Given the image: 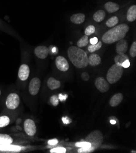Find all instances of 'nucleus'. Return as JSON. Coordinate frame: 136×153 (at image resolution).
I'll return each instance as SVG.
<instances>
[{
  "label": "nucleus",
  "instance_id": "18",
  "mask_svg": "<svg viewBox=\"0 0 136 153\" xmlns=\"http://www.w3.org/2000/svg\"><path fill=\"white\" fill-rule=\"evenodd\" d=\"M104 8L109 13H114L118 10L120 6L117 3L110 1L104 4Z\"/></svg>",
  "mask_w": 136,
  "mask_h": 153
},
{
  "label": "nucleus",
  "instance_id": "13",
  "mask_svg": "<svg viewBox=\"0 0 136 153\" xmlns=\"http://www.w3.org/2000/svg\"><path fill=\"white\" fill-rule=\"evenodd\" d=\"M22 149V147L11 144L0 145V151L1 152H18Z\"/></svg>",
  "mask_w": 136,
  "mask_h": 153
},
{
  "label": "nucleus",
  "instance_id": "1",
  "mask_svg": "<svg viewBox=\"0 0 136 153\" xmlns=\"http://www.w3.org/2000/svg\"><path fill=\"white\" fill-rule=\"evenodd\" d=\"M129 29L126 24H121L112 27L102 37V40L106 44H111L125 37Z\"/></svg>",
  "mask_w": 136,
  "mask_h": 153
},
{
  "label": "nucleus",
  "instance_id": "23",
  "mask_svg": "<svg viewBox=\"0 0 136 153\" xmlns=\"http://www.w3.org/2000/svg\"><path fill=\"white\" fill-rule=\"evenodd\" d=\"M102 47V42L99 41L96 44L94 45H90L88 47V51L90 53H94L95 51H97L101 48Z\"/></svg>",
  "mask_w": 136,
  "mask_h": 153
},
{
  "label": "nucleus",
  "instance_id": "20",
  "mask_svg": "<svg viewBox=\"0 0 136 153\" xmlns=\"http://www.w3.org/2000/svg\"><path fill=\"white\" fill-rule=\"evenodd\" d=\"M12 142L13 139L10 135L0 134V145L11 144Z\"/></svg>",
  "mask_w": 136,
  "mask_h": 153
},
{
  "label": "nucleus",
  "instance_id": "30",
  "mask_svg": "<svg viewBox=\"0 0 136 153\" xmlns=\"http://www.w3.org/2000/svg\"><path fill=\"white\" fill-rule=\"evenodd\" d=\"M50 152L51 153H65L66 149L62 147H58L56 148H53L50 150Z\"/></svg>",
  "mask_w": 136,
  "mask_h": 153
},
{
  "label": "nucleus",
  "instance_id": "24",
  "mask_svg": "<svg viewBox=\"0 0 136 153\" xmlns=\"http://www.w3.org/2000/svg\"><path fill=\"white\" fill-rule=\"evenodd\" d=\"M88 43V36L85 35L82 37L77 42V45L79 48L85 47Z\"/></svg>",
  "mask_w": 136,
  "mask_h": 153
},
{
  "label": "nucleus",
  "instance_id": "16",
  "mask_svg": "<svg viewBox=\"0 0 136 153\" xmlns=\"http://www.w3.org/2000/svg\"><path fill=\"white\" fill-rule=\"evenodd\" d=\"M123 96L121 93L115 94L111 99L109 104L112 107H116L123 101Z\"/></svg>",
  "mask_w": 136,
  "mask_h": 153
},
{
  "label": "nucleus",
  "instance_id": "4",
  "mask_svg": "<svg viewBox=\"0 0 136 153\" xmlns=\"http://www.w3.org/2000/svg\"><path fill=\"white\" fill-rule=\"evenodd\" d=\"M85 141L90 143L91 147L95 149L101 146L103 142V135L100 131H94L85 137Z\"/></svg>",
  "mask_w": 136,
  "mask_h": 153
},
{
  "label": "nucleus",
  "instance_id": "9",
  "mask_svg": "<svg viewBox=\"0 0 136 153\" xmlns=\"http://www.w3.org/2000/svg\"><path fill=\"white\" fill-rule=\"evenodd\" d=\"M56 65L61 71H67L69 69V64L67 59L62 56H58L56 59Z\"/></svg>",
  "mask_w": 136,
  "mask_h": 153
},
{
  "label": "nucleus",
  "instance_id": "10",
  "mask_svg": "<svg viewBox=\"0 0 136 153\" xmlns=\"http://www.w3.org/2000/svg\"><path fill=\"white\" fill-rule=\"evenodd\" d=\"M30 74V69L27 65L26 64H22L19 70L18 76L19 79L22 81H25L28 79V77Z\"/></svg>",
  "mask_w": 136,
  "mask_h": 153
},
{
  "label": "nucleus",
  "instance_id": "17",
  "mask_svg": "<svg viewBox=\"0 0 136 153\" xmlns=\"http://www.w3.org/2000/svg\"><path fill=\"white\" fill-rule=\"evenodd\" d=\"M126 18L128 21L130 22H132L135 20L136 19V6L135 5L131 6L129 8L127 12Z\"/></svg>",
  "mask_w": 136,
  "mask_h": 153
},
{
  "label": "nucleus",
  "instance_id": "32",
  "mask_svg": "<svg viewBox=\"0 0 136 153\" xmlns=\"http://www.w3.org/2000/svg\"><path fill=\"white\" fill-rule=\"evenodd\" d=\"M50 102L51 103L53 104V105L54 106H57L59 104V98L56 95H53L50 98Z\"/></svg>",
  "mask_w": 136,
  "mask_h": 153
},
{
  "label": "nucleus",
  "instance_id": "14",
  "mask_svg": "<svg viewBox=\"0 0 136 153\" xmlns=\"http://www.w3.org/2000/svg\"><path fill=\"white\" fill-rule=\"evenodd\" d=\"M101 59L100 56L97 54H90L89 57H88V63L92 67L98 66L101 64Z\"/></svg>",
  "mask_w": 136,
  "mask_h": 153
},
{
  "label": "nucleus",
  "instance_id": "5",
  "mask_svg": "<svg viewBox=\"0 0 136 153\" xmlns=\"http://www.w3.org/2000/svg\"><path fill=\"white\" fill-rule=\"evenodd\" d=\"M20 103L19 96L16 93L10 94L6 99V105L7 108L10 110L16 109Z\"/></svg>",
  "mask_w": 136,
  "mask_h": 153
},
{
  "label": "nucleus",
  "instance_id": "34",
  "mask_svg": "<svg viewBox=\"0 0 136 153\" xmlns=\"http://www.w3.org/2000/svg\"><path fill=\"white\" fill-rule=\"evenodd\" d=\"M122 66L123 67V68H128L130 66L129 60L128 59H127L125 61H124V62L122 64Z\"/></svg>",
  "mask_w": 136,
  "mask_h": 153
},
{
  "label": "nucleus",
  "instance_id": "3",
  "mask_svg": "<svg viewBox=\"0 0 136 153\" xmlns=\"http://www.w3.org/2000/svg\"><path fill=\"white\" fill-rule=\"evenodd\" d=\"M123 73V68L122 65L114 64L108 70L106 76L107 80L110 84H115L122 78Z\"/></svg>",
  "mask_w": 136,
  "mask_h": 153
},
{
  "label": "nucleus",
  "instance_id": "15",
  "mask_svg": "<svg viewBox=\"0 0 136 153\" xmlns=\"http://www.w3.org/2000/svg\"><path fill=\"white\" fill-rule=\"evenodd\" d=\"M85 19V15L83 13H81L73 14L70 17L71 22L73 23L77 24V25L82 24L84 22Z\"/></svg>",
  "mask_w": 136,
  "mask_h": 153
},
{
  "label": "nucleus",
  "instance_id": "37",
  "mask_svg": "<svg viewBox=\"0 0 136 153\" xmlns=\"http://www.w3.org/2000/svg\"><path fill=\"white\" fill-rule=\"evenodd\" d=\"M110 122H111V124H115L116 123V121H114V120H111V121H110Z\"/></svg>",
  "mask_w": 136,
  "mask_h": 153
},
{
  "label": "nucleus",
  "instance_id": "31",
  "mask_svg": "<svg viewBox=\"0 0 136 153\" xmlns=\"http://www.w3.org/2000/svg\"><path fill=\"white\" fill-rule=\"evenodd\" d=\"M95 150L94 148L92 147H90L89 148H80L78 152L79 153H88V152H92Z\"/></svg>",
  "mask_w": 136,
  "mask_h": 153
},
{
  "label": "nucleus",
  "instance_id": "2",
  "mask_svg": "<svg viewBox=\"0 0 136 153\" xmlns=\"http://www.w3.org/2000/svg\"><path fill=\"white\" fill-rule=\"evenodd\" d=\"M67 53L71 62L76 67L83 68L88 65L87 54L80 48L71 46L68 49Z\"/></svg>",
  "mask_w": 136,
  "mask_h": 153
},
{
  "label": "nucleus",
  "instance_id": "27",
  "mask_svg": "<svg viewBox=\"0 0 136 153\" xmlns=\"http://www.w3.org/2000/svg\"><path fill=\"white\" fill-rule=\"evenodd\" d=\"M95 31V27L94 25H89L88 26L85 30V35L89 36H91L92 34H93Z\"/></svg>",
  "mask_w": 136,
  "mask_h": 153
},
{
  "label": "nucleus",
  "instance_id": "22",
  "mask_svg": "<svg viewBox=\"0 0 136 153\" xmlns=\"http://www.w3.org/2000/svg\"><path fill=\"white\" fill-rule=\"evenodd\" d=\"M127 59H129L128 57L126 55H125V54H117L114 58V62L115 64H117L118 65H122V63Z\"/></svg>",
  "mask_w": 136,
  "mask_h": 153
},
{
  "label": "nucleus",
  "instance_id": "8",
  "mask_svg": "<svg viewBox=\"0 0 136 153\" xmlns=\"http://www.w3.org/2000/svg\"><path fill=\"white\" fill-rule=\"evenodd\" d=\"M97 88L101 93H105L109 89V82L103 77L98 78L95 82Z\"/></svg>",
  "mask_w": 136,
  "mask_h": 153
},
{
  "label": "nucleus",
  "instance_id": "6",
  "mask_svg": "<svg viewBox=\"0 0 136 153\" xmlns=\"http://www.w3.org/2000/svg\"><path fill=\"white\" fill-rule=\"evenodd\" d=\"M24 130L29 136H34L37 131L35 122L30 118L26 119L24 122Z\"/></svg>",
  "mask_w": 136,
  "mask_h": 153
},
{
  "label": "nucleus",
  "instance_id": "21",
  "mask_svg": "<svg viewBox=\"0 0 136 153\" xmlns=\"http://www.w3.org/2000/svg\"><path fill=\"white\" fill-rule=\"evenodd\" d=\"M105 16H106L105 12L103 10H99L94 14L93 18L96 22H101L104 19Z\"/></svg>",
  "mask_w": 136,
  "mask_h": 153
},
{
  "label": "nucleus",
  "instance_id": "12",
  "mask_svg": "<svg viewBox=\"0 0 136 153\" xmlns=\"http://www.w3.org/2000/svg\"><path fill=\"white\" fill-rule=\"evenodd\" d=\"M128 44L126 40L121 39L118 41L116 45V52L118 54H123L127 51Z\"/></svg>",
  "mask_w": 136,
  "mask_h": 153
},
{
  "label": "nucleus",
  "instance_id": "7",
  "mask_svg": "<svg viewBox=\"0 0 136 153\" xmlns=\"http://www.w3.org/2000/svg\"><path fill=\"white\" fill-rule=\"evenodd\" d=\"M41 85L40 80L38 78H34L30 81L29 85V91L33 96L36 95L39 91Z\"/></svg>",
  "mask_w": 136,
  "mask_h": 153
},
{
  "label": "nucleus",
  "instance_id": "28",
  "mask_svg": "<svg viewBox=\"0 0 136 153\" xmlns=\"http://www.w3.org/2000/svg\"><path fill=\"white\" fill-rule=\"evenodd\" d=\"M75 146L79 148H89L91 147V144L90 143L85 141V142H77L75 143Z\"/></svg>",
  "mask_w": 136,
  "mask_h": 153
},
{
  "label": "nucleus",
  "instance_id": "33",
  "mask_svg": "<svg viewBox=\"0 0 136 153\" xmlns=\"http://www.w3.org/2000/svg\"><path fill=\"white\" fill-rule=\"evenodd\" d=\"M81 78L82 79L83 81H88L89 78H90V76H89V74L87 72H84L82 73L81 74Z\"/></svg>",
  "mask_w": 136,
  "mask_h": 153
},
{
  "label": "nucleus",
  "instance_id": "35",
  "mask_svg": "<svg viewBox=\"0 0 136 153\" xmlns=\"http://www.w3.org/2000/svg\"><path fill=\"white\" fill-rule=\"evenodd\" d=\"M58 140L56 139H51V140H48V145H55L56 144L58 143Z\"/></svg>",
  "mask_w": 136,
  "mask_h": 153
},
{
  "label": "nucleus",
  "instance_id": "38",
  "mask_svg": "<svg viewBox=\"0 0 136 153\" xmlns=\"http://www.w3.org/2000/svg\"><path fill=\"white\" fill-rule=\"evenodd\" d=\"M1 91L0 90V96H1Z\"/></svg>",
  "mask_w": 136,
  "mask_h": 153
},
{
  "label": "nucleus",
  "instance_id": "36",
  "mask_svg": "<svg viewBox=\"0 0 136 153\" xmlns=\"http://www.w3.org/2000/svg\"><path fill=\"white\" fill-rule=\"evenodd\" d=\"M98 42V40L97 37H94V38H92L91 39H90V42L92 45L96 44Z\"/></svg>",
  "mask_w": 136,
  "mask_h": 153
},
{
  "label": "nucleus",
  "instance_id": "25",
  "mask_svg": "<svg viewBox=\"0 0 136 153\" xmlns=\"http://www.w3.org/2000/svg\"><path fill=\"white\" fill-rule=\"evenodd\" d=\"M118 23V19L116 16H114L110 18L106 23V25L109 27H112L116 26Z\"/></svg>",
  "mask_w": 136,
  "mask_h": 153
},
{
  "label": "nucleus",
  "instance_id": "11",
  "mask_svg": "<svg viewBox=\"0 0 136 153\" xmlns=\"http://www.w3.org/2000/svg\"><path fill=\"white\" fill-rule=\"evenodd\" d=\"M49 52V49L47 47H45V46H39L34 50V53L36 56L38 58L42 59L47 58Z\"/></svg>",
  "mask_w": 136,
  "mask_h": 153
},
{
  "label": "nucleus",
  "instance_id": "19",
  "mask_svg": "<svg viewBox=\"0 0 136 153\" xmlns=\"http://www.w3.org/2000/svg\"><path fill=\"white\" fill-rule=\"evenodd\" d=\"M47 85L51 90H55L60 87V82L54 78H50L47 81Z\"/></svg>",
  "mask_w": 136,
  "mask_h": 153
},
{
  "label": "nucleus",
  "instance_id": "29",
  "mask_svg": "<svg viewBox=\"0 0 136 153\" xmlns=\"http://www.w3.org/2000/svg\"><path fill=\"white\" fill-rule=\"evenodd\" d=\"M129 54L132 57L136 56V42H134L131 46L129 50Z\"/></svg>",
  "mask_w": 136,
  "mask_h": 153
},
{
  "label": "nucleus",
  "instance_id": "39",
  "mask_svg": "<svg viewBox=\"0 0 136 153\" xmlns=\"http://www.w3.org/2000/svg\"><path fill=\"white\" fill-rule=\"evenodd\" d=\"M0 129H1V128H0Z\"/></svg>",
  "mask_w": 136,
  "mask_h": 153
},
{
  "label": "nucleus",
  "instance_id": "26",
  "mask_svg": "<svg viewBox=\"0 0 136 153\" xmlns=\"http://www.w3.org/2000/svg\"><path fill=\"white\" fill-rule=\"evenodd\" d=\"M10 123V118L7 116L0 117V128L7 126Z\"/></svg>",
  "mask_w": 136,
  "mask_h": 153
}]
</instances>
